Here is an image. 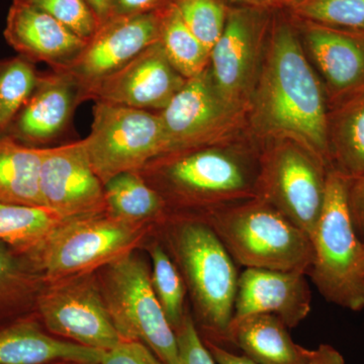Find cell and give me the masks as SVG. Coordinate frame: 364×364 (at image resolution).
Listing matches in <instances>:
<instances>
[{
	"mask_svg": "<svg viewBox=\"0 0 364 364\" xmlns=\"http://www.w3.org/2000/svg\"><path fill=\"white\" fill-rule=\"evenodd\" d=\"M327 98L293 20L274 11L259 76L247 107L248 130L260 141L291 139L332 169Z\"/></svg>",
	"mask_w": 364,
	"mask_h": 364,
	"instance_id": "6da1fadb",
	"label": "cell"
},
{
	"mask_svg": "<svg viewBox=\"0 0 364 364\" xmlns=\"http://www.w3.org/2000/svg\"><path fill=\"white\" fill-rule=\"evenodd\" d=\"M262 142L248 129L196 147L170 151L140 172L171 213L203 214L257 198Z\"/></svg>",
	"mask_w": 364,
	"mask_h": 364,
	"instance_id": "7a4b0ae2",
	"label": "cell"
},
{
	"mask_svg": "<svg viewBox=\"0 0 364 364\" xmlns=\"http://www.w3.org/2000/svg\"><path fill=\"white\" fill-rule=\"evenodd\" d=\"M160 227L162 243L176 262L195 306L200 336L226 347L239 280L233 258L200 215L171 213Z\"/></svg>",
	"mask_w": 364,
	"mask_h": 364,
	"instance_id": "3957f363",
	"label": "cell"
},
{
	"mask_svg": "<svg viewBox=\"0 0 364 364\" xmlns=\"http://www.w3.org/2000/svg\"><path fill=\"white\" fill-rule=\"evenodd\" d=\"M196 215L212 227L242 267L310 272L312 240L269 203L252 198Z\"/></svg>",
	"mask_w": 364,
	"mask_h": 364,
	"instance_id": "277c9868",
	"label": "cell"
},
{
	"mask_svg": "<svg viewBox=\"0 0 364 364\" xmlns=\"http://www.w3.org/2000/svg\"><path fill=\"white\" fill-rule=\"evenodd\" d=\"M348 178L328 172L322 213L312 238L310 275L318 293L330 303L359 312L364 310V275L359 268L361 245L348 203Z\"/></svg>",
	"mask_w": 364,
	"mask_h": 364,
	"instance_id": "5b68a950",
	"label": "cell"
},
{
	"mask_svg": "<svg viewBox=\"0 0 364 364\" xmlns=\"http://www.w3.org/2000/svg\"><path fill=\"white\" fill-rule=\"evenodd\" d=\"M97 275L121 339L145 345L164 364L178 363L176 332L153 289L149 265L136 249L100 268Z\"/></svg>",
	"mask_w": 364,
	"mask_h": 364,
	"instance_id": "8992f818",
	"label": "cell"
},
{
	"mask_svg": "<svg viewBox=\"0 0 364 364\" xmlns=\"http://www.w3.org/2000/svg\"><path fill=\"white\" fill-rule=\"evenodd\" d=\"M148 227L104 214L69 218L60 223L32 258L45 282L97 272L135 250Z\"/></svg>",
	"mask_w": 364,
	"mask_h": 364,
	"instance_id": "52a82bcc",
	"label": "cell"
},
{
	"mask_svg": "<svg viewBox=\"0 0 364 364\" xmlns=\"http://www.w3.org/2000/svg\"><path fill=\"white\" fill-rule=\"evenodd\" d=\"M257 198L312 238L324 205L329 167L291 139L261 141Z\"/></svg>",
	"mask_w": 364,
	"mask_h": 364,
	"instance_id": "ba28073f",
	"label": "cell"
},
{
	"mask_svg": "<svg viewBox=\"0 0 364 364\" xmlns=\"http://www.w3.org/2000/svg\"><path fill=\"white\" fill-rule=\"evenodd\" d=\"M90 135L83 139L102 183L123 172L141 171L167 152L159 112L95 102Z\"/></svg>",
	"mask_w": 364,
	"mask_h": 364,
	"instance_id": "9c48e42d",
	"label": "cell"
},
{
	"mask_svg": "<svg viewBox=\"0 0 364 364\" xmlns=\"http://www.w3.org/2000/svg\"><path fill=\"white\" fill-rule=\"evenodd\" d=\"M35 313L59 338L109 351L122 341L100 291L97 272L45 282Z\"/></svg>",
	"mask_w": 364,
	"mask_h": 364,
	"instance_id": "30bf717a",
	"label": "cell"
},
{
	"mask_svg": "<svg viewBox=\"0 0 364 364\" xmlns=\"http://www.w3.org/2000/svg\"><path fill=\"white\" fill-rule=\"evenodd\" d=\"M274 11L229 7L221 37L210 49L208 70L225 100L247 114L259 76Z\"/></svg>",
	"mask_w": 364,
	"mask_h": 364,
	"instance_id": "8fae6325",
	"label": "cell"
},
{
	"mask_svg": "<svg viewBox=\"0 0 364 364\" xmlns=\"http://www.w3.org/2000/svg\"><path fill=\"white\" fill-rule=\"evenodd\" d=\"M158 112L167 152L215 142L248 129L246 111L228 104L220 95L208 68L188 79L170 104Z\"/></svg>",
	"mask_w": 364,
	"mask_h": 364,
	"instance_id": "7c38bea8",
	"label": "cell"
},
{
	"mask_svg": "<svg viewBox=\"0 0 364 364\" xmlns=\"http://www.w3.org/2000/svg\"><path fill=\"white\" fill-rule=\"evenodd\" d=\"M163 9L136 16H112L100 26L73 65L65 69L77 79L86 102L102 80L159 42Z\"/></svg>",
	"mask_w": 364,
	"mask_h": 364,
	"instance_id": "4fadbf2b",
	"label": "cell"
},
{
	"mask_svg": "<svg viewBox=\"0 0 364 364\" xmlns=\"http://www.w3.org/2000/svg\"><path fill=\"white\" fill-rule=\"evenodd\" d=\"M43 207L69 219L107 213L105 186L85 141L46 147L40 172Z\"/></svg>",
	"mask_w": 364,
	"mask_h": 364,
	"instance_id": "5bb4252c",
	"label": "cell"
},
{
	"mask_svg": "<svg viewBox=\"0 0 364 364\" xmlns=\"http://www.w3.org/2000/svg\"><path fill=\"white\" fill-rule=\"evenodd\" d=\"M291 20L320 79L329 109L363 95L364 36Z\"/></svg>",
	"mask_w": 364,
	"mask_h": 364,
	"instance_id": "9a60e30c",
	"label": "cell"
},
{
	"mask_svg": "<svg viewBox=\"0 0 364 364\" xmlns=\"http://www.w3.org/2000/svg\"><path fill=\"white\" fill-rule=\"evenodd\" d=\"M186 80L170 63L157 42L102 80L91 92L90 100L161 112Z\"/></svg>",
	"mask_w": 364,
	"mask_h": 364,
	"instance_id": "2e32d148",
	"label": "cell"
},
{
	"mask_svg": "<svg viewBox=\"0 0 364 364\" xmlns=\"http://www.w3.org/2000/svg\"><path fill=\"white\" fill-rule=\"evenodd\" d=\"M85 102V91L70 72H40L35 90L6 135L31 147H48L66 133L74 112Z\"/></svg>",
	"mask_w": 364,
	"mask_h": 364,
	"instance_id": "e0dca14e",
	"label": "cell"
},
{
	"mask_svg": "<svg viewBox=\"0 0 364 364\" xmlns=\"http://www.w3.org/2000/svg\"><path fill=\"white\" fill-rule=\"evenodd\" d=\"M4 35L18 55L33 64L44 62L52 70H65L73 65L87 43L23 0H14L9 7Z\"/></svg>",
	"mask_w": 364,
	"mask_h": 364,
	"instance_id": "ac0fdd59",
	"label": "cell"
},
{
	"mask_svg": "<svg viewBox=\"0 0 364 364\" xmlns=\"http://www.w3.org/2000/svg\"><path fill=\"white\" fill-rule=\"evenodd\" d=\"M311 301L306 273L245 268L239 275L233 318L272 314L294 328L308 317Z\"/></svg>",
	"mask_w": 364,
	"mask_h": 364,
	"instance_id": "d6986e66",
	"label": "cell"
},
{
	"mask_svg": "<svg viewBox=\"0 0 364 364\" xmlns=\"http://www.w3.org/2000/svg\"><path fill=\"white\" fill-rule=\"evenodd\" d=\"M105 352L55 336L35 312L0 322V364H98Z\"/></svg>",
	"mask_w": 364,
	"mask_h": 364,
	"instance_id": "ffe728a7",
	"label": "cell"
},
{
	"mask_svg": "<svg viewBox=\"0 0 364 364\" xmlns=\"http://www.w3.org/2000/svg\"><path fill=\"white\" fill-rule=\"evenodd\" d=\"M227 344L236 346L257 364H305L311 351L296 344L282 318L272 314L232 318Z\"/></svg>",
	"mask_w": 364,
	"mask_h": 364,
	"instance_id": "44dd1931",
	"label": "cell"
},
{
	"mask_svg": "<svg viewBox=\"0 0 364 364\" xmlns=\"http://www.w3.org/2000/svg\"><path fill=\"white\" fill-rule=\"evenodd\" d=\"M45 149L0 135V203L44 208L40 193V172Z\"/></svg>",
	"mask_w": 364,
	"mask_h": 364,
	"instance_id": "7402d4cb",
	"label": "cell"
},
{
	"mask_svg": "<svg viewBox=\"0 0 364 364\" xmlns=\"http://www.w3.org/2000/svg\"><path fill=\"white\" fill-rule=\"evenodd\" d=\"M107 214L132 224L160 226L171 215L161 196L140 172H123L105 183Z\"/></svg>",
	"mask_w": 364,
	"mask_h": 364,
	"instance_id": "603a6c76",
	"label": "cell"
},
{
	"mask_svg": "<svg viewBox=\"0 0 364 364\" xmlns=\"http://www.w3.org/2000/svg\"><path fill=\"white\" fill-rule=\"evenodd\" d=\"M327 142L333 170L348 179L364 176V93L329 109Z\"/></svg>",
	"mask_w": 364,
	"mask_h": 364,
	"instance_id": "cb8c5ba5",
	"label": "cell"
},
{
	"mask_svg": "<svg viewBox=\"0 0 364 364\" xmlns=\"http://www.w3.org/2000/svg\"><path fill=\"white\" fill-rule=\"evenodd\" d=\"M44 284L42 273L28 256L0 242V322L35 312Z\"/></svg>",
	"mask_w": 364,
	"mask_h": 364,
	"instance_id": "d4e9b609",
	"label": "cell"
},
{
	"mask_svg": "<svg viewBox=\"0 0 364 364\" xmlns=\"http://www.w3.org/2000/svg\"><path fill=\"white\" fill-rule=\"evenodd\" d=\"M64 220L47 208L0 203V242L32 259L53 230Z\"/></svg>",
	"mask_w": 364,
	"mask_h": 364,
	"instance_id": "484cf974",
	"label": "cell"
},
{
	"mask_svg": "<svg viewBox=\"0 0 364 364\" xmlns=\"http://www.w3.org/2000/svg\"><path fill=\"white\" fill-rule=\"evenodd\" d=\"M159 43L184 78L196 77L208 68L210 50L189 30L174 4L162 11Z\"/></svg>",
	"mask_w": 364,
	"mask_h": 364,
	"instance_id": "4316f807",
	"label": "cell"
},
{
	"mask_svg": "<svg viewBox=\"0 0 364 364\" xmlns=\"http://www.w3.org/2000/svg\"><path fill=\"white\" fill-rule=\"evenodd\" d=\"M149 254L152 261L151 282L153 289L169 325L176 332L188 311L186 308V284L162 242H152Z\"/></svg>",
	"mask_w": 364,
	"mask_h": 364,
	"instance_id": "83f0119b",
	"label": "cell"
},
{
	"mask_svg": "<svg viewBox=\"0 0 364 364\" xmlns=\"http://www.w3.org/2000/svg\"><path fill=\"white\" fill-rule=\"evenodd\" d=\"M39 75L36 64L20 55L0 59V135H6L35 90Z\"/></svg>",
	"mask_w": 364,
	"mask_h": 364,
	"instance_id": "f1b7e54d",
	"label": "cell"
},
{
	"mask_svg": "<svg viewBox=\"0 0 364 364\" xmlns=\"http://www.w3.org/2000/svg\"><path fill=\"white\" fill-rule=\"evenodd\" d=\"M284 11L296 20L364 36V0H298Z\"/></svg>",
	"mask_w": 364,
	"mask_h": 364,
	"instance_id": "f546056e",
	"label": "cell"
},
{
	"mask_svg": "<svg viewBox=\"0 0 364 364\" xmlns=\"http://www.w3.org/2000/svg\"><path fill=\"white\" fill-rule=\"evenodd\" d=\"M182 20L208 50L221 37L229 6L224 0H174Z\"/></svg>",
	"mask_w": 364,
	"mask_h": 364,
	"instance_id": "4dcf8cb0",
	"label": "cell"
},
{
	"mask_svg": "<svg viewBox=\"0 0 364 364\" xmlns=\"http://www.w3.org/2000/svg\"><path fill=\"white\" fill-rule=\"evenodd\" d=\"M43 9L74 33L88 41L100 23L87 0H23Z\"/></svg>",
	"mask_w": 364,
	"mask_h": 364,
	"instance_id": "1f68e13d",
	"label": "cell"
},
{
	"mask_svg": "<svg viewBox=\"0 0 364 364\" xmlns=\"http://www.w3.org/2000/svg\"><path fill=\"white\" fill-rule=\"evenodd\" d=\"M176 334L178 347L177 364H217L198 332L191 311L186 313L183 323Z\"/></svg>",
	"mask_w": 364,
	"mask_h": 364,
	"instance_id": "d6a6232c",
	"label": "cell"
},
{
	"mask_svg": "<svg viewBox=\"0 0 364 364\" xmlns=\"http://www.w3.org/2000/svg\"><path fill=\"white\" fill-rule=\"evenodd\" d=\"M98 364H164L147 346L136 341L122 340L112 350L105 352Z\"/></svg>",
	"mask_w": 364,
	"mask_h": 364,
	"instance_id": "836d02e7",
	"label": "cell"
},
{
	"mask_svg": "<svg viewBox=\"0 0 364 364\" xmlns=\"http://www.w3.org/2000/svg\"><path fill=\"white\" fill-rule=\"evenodd\" d=\"M347 203L356 233L364 237V176L348 179Z\"/></svg>",
	"mask_w": 364,
	"mask_h": 364,
	"instance_id": "e575fe53",
	"label": "cell"
},
{
	"mask_svg": "<svg viewBox=\"0 0 364 364\" xmlns=\"http://www.w3.org/2000/svg\"><path fill=\"white\" fill-rule=\"evenodd\" d=\"M173 2L174 0H112L111 18L154 13Z\"/></svg>",
	"mask_w": 364,
	"mask_h": 364,
	"instance_id": "d590c367",
	"label": "cell"
},
{
	"mask_svg": "<svg viewBox=\"0 0 364 364\" xmlns=\"http://www.w3.org/2000/svg\"><path fill=\"white\" fill-rule=\"evenodd\" d=\"M229 7H248L264 11H284L298 0H224Z\"/></svg>",
	"mask_w": 364,
	"mask_h": 364,
	"instance_id": "8d00e7d4",
	"label": "cell"
},
{
	"mask_svg": "<svg viewBox=\"0 0 364 364\" xmlns=\"http://www.w3.org/2000/svg\"><path fill=\"white\" fill-rule=\"evenodd\" d=\"M203 342L217 364H257L247 356L235 353L221 345L215 344L214 342L205 341V340Z\"/></svg>",
	"mask_w": 364,
	"mask_h": 364,
	"instance_id": "74e56055",
	"label": "cell"
},
{
	"mask_svg": "<svg viewBox=\"0 0 364 364\" xmlns=\"http://www.w3.org/2000/svg\"><path fill=\"white\" fill-rule=\"evenodd\" d=\"M305 364H346L343 355L331 345L321 344L310 351Z\"/></svg>",
	"mask_w": 364,
	"mask_h": 364,
	"instance_id": "f35d334b",
	"label": "cell"
},
{
	"mask_svg": "<svg viewBox=\"0 0 364 364\" xmlns=\"http://www.w3.org/2000/svg\"><path fill=\"white\" fill-rule=\"evenodd\" d=\"M100 25L111 18L112 0H87Z\"/></svg>",
	"mask_w": 364,
	"mask_h": 364,
	"instance_id": "ab89813d",
	"label": "cell"
},
{
	"mask_svg": "<svg viewBox=\"0 0 364 364\" xmlns=\"http://www.w3.org/2000/svg\"><path fill=\"white\" fill-rule=\"evenodd\" d=\"M359 268H360V272L364 275V242H363V245H361L360 258H359Z\"/></svg>",
	"mask_w": 364,
	"mask_h": 364,
	"instance_id": "60d3db41",
	"label": "cell"
},
{
	"mask_svg": "<svg viewBox=\"0 0 364 364\" xmlns=\"http://www.w3.org/2000/svg\"><path fill=\"white\" fill-rule=\"evenodd\" d=\"M53 364H78V363H53Z\"/></svg>",
	"mask_w": 364,
	"mask_h": 364,
	"instance_id": "b9f144b4",
	"label": "cell"
}]
</instances>
